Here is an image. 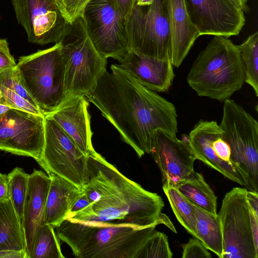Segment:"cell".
I'll return each instance as SVG.
<instances>
[{
  "mask_svg": "<svg viewBox=\"0 0 258 258\" xmlns=\"http://www.w3.org/2000/svg\"><path fill=\"white\" fill-rule=\"evenodd\" d=\"M93 91L85 97L117 130L122 140L139 158L149 154L153 133L160 130L176 137L177 114L175 106L148 89L121 68L113 64Z\"/></svg>",
  "mask_w": 258,
  "mask_h": 258,
  "instance_id": "1",
  "label": "cell"
},
{
  "mask_svg": "<svg viewBox=\"0 0 258 258\" xmlns=\"http://www.w3.org/2000/svg\"><path fill=\"white\" fill-rule=\"evenodd\" d=\"M83 190L91 204L67 219L139 228L169 224L170 220L161 213L164 204L160 196L125 177L95 150L87 156Z\"/></svg>",
  "mask_w": 258,
  "mask_h": 258,
  "instance_id": "2",
  "label": "cell"
},
{
  "mask_svg": "<svg viewBox=\"0 0 258 258\" xmlns=\"http://www.w3.org/2000/svg\"><path fill=\"white\" fill-rule=\"evenodd\" d=\"M157 225L139 228L66 219L55 228V233L77 258H138Z\"/></svg>",
  "mask_w": 258,
  "mask_h": 258,
  "instance_id": "3",
  "label": "cell"
},
{
  "mask_svg": "<svg viewBox=\"0 0 258 258\" xmlns=\"http://www.w3.org/2000/svg\"><path fill=\"white\" fill-rule=\"evenodd\" d=\"M243 64L237 45L228 38L214 36L192 63L186 80L200 97L223 102L245 83Z\"/></svg>",
  "mask_w": 258,
  "mask_h": 258,
  "instance_id": "4",
  "label": "cell"
},
{
  "mask_svg": "<svg viewBox=\"0 0 258 258\" xmlns=\"http://www.w3.org/2000/svg\"><path fill=\"white\" fill-rule=\"evenodd\" d=\"M16 69L21 83L44 116L55 111L68 97L59 42L20 57Z\"/></svg>",
  "mask_w": 258,
  "mask_h": 258,
  "instance_id": "5",
  "label": "cell"
},
{
  "mask_svg": "<svg viewBox=\"0 0 258 258\" xmlns=\"http://www.w3.org/2000/svg\"><path fill=\"white\" fill-rule=\"evenodd\" d=\"M58 42L64 61L66 95L86 96L106 70L107 58L94 46L82 16L69 24Z\"/></svg>",
  "mask_w": 258,
  "mask_h": 258,
  "instance_id": "6",
  "label": "cell"
},
{
  "mask_svg": "<svg viewBox=\"0 0 258 258\" xmlns=\"http://www.w3.org/2000/svg\"><path fill=\"white\" fill-rule=\"evenodd\" d=\"M220 127L231 150L230 159L248 190L257 192L258 123L234 100L224 101Z\"/></svg>",
  "mask_w": 258,
  "mask_h": 258,
  "instance_id": "7",
  "label": "cell"
},
{
  "mask_svg": "<svg viewBox=\"0 0 258 258\" xmlns=\"http://www.w3.org/2000/svg\"><path fill=\"white\" fill-rule=\"evenodd\" d=\"M126 27L131 51L150 59L171 60L169 22L165 0H153L147 6L136 4L126 18Z\"/></svg>",
  "mask_w": 258,
  "mask_h": 258,
  "instance_id": "8",
  "label": "cell"
},
{
  "mask_svg": "<svg viewBox=\"0 0 258 258\" xmlns=\"http://www.w3.org/2000/svg\"><path fill=\"white\" fill-rule=\"evenodd\" d=\"M82 17L94 46L104 57L120 62L130 52L126 18L116 0H91Z\"/></svg>",
  "mask_w": 258,
  "mask_h": 258,
  "instance_id": "9",
  "label": "cell"
},
{
  "mask_svg": "<svg viewBox=\"0 0 258 258\" xmlns=\"http://www.w3.org/2000/svg\"><path fill=\"white\" fill-rule=\"evenodd\" d=\"M38 164L83 189L86 181L87 156L49 115L44 118V145Z\"/></svg>",
  "mask_w": 258,
  "mask_h": 258,
  "instance_id": "10",
  "label": "cell"
},
{
  "mask_svg": "<svg viewBox=\"0 0 258 258\" xmlns=\"http://www.w3.org/2000/svg\"><path fill=\"white\" fill-rule=\"evenodd\" d=\"M247 189L236 187L226 194L218 214L223 237V258H257Z\"/></svg>",
  "mask_w": 258,
  "mask_h": 258,
  "instance_id": "11",
  "label": "cell"
},
{
  "mask_svg": "<svg viewBox=\"0 0 258 258\" xmlns=\"http://www.w3.org/2000/svg\"><path fill=\"white\" fill-rule=\"evenodd\" d=\"M44 115L11 108L0 115V150L30 157L38 163L44 145Z\"/></svg>",
  "mask_w": 258,
  "mask_h": 258,
  "instance_id": "12",
  "label": "cell"
},
{
  "mask_svg": "<svg viewBox=\"0 0 258 258\" xmlns=\"http://www.w3.org/2000/svg\"><path fill=\"white\" fill-rule=\"evenodd\" d=\"M12 4L29 42L40 45L57 43L69 24L55 0H12Z\"/></svg>",
  "mask_w": 258,
  "mask_h": 258,
  "instance_id": "13",
  "label": "cell"
},
{
  "mask_svg": "<svg viewBox=\"0 0 258 258\" xmlns=\"http://www.w3.org/2000/svg\"><path fill=\"white\" fill-rule=\"evenodd\" d=\"M188 143L198 160L230 180L243 185V179L232 162L230 147L217 121L200 119L188 135Z\"/></svg>",
  "mask_w": 258,
  "mask_h": 258,
  "instance_id": "14",
  "label": "cell"
},
{
  "mask_svg": "<svg viewBox=\"0 0 258 258\" xmlns=\"http://www.w3.org/2000/svg\"><path fill=\"white\" fill-rule=\"evenodd\" d=\"M191 22L199 36L211 35L229 38L242 29L244 12L229 0H184Z\"/></svg>",
  "mask_w": 258,
  "mask_h": 258,
  "instance_id": "15",
  "label": "cell"
},
{
  "mask_svg": "<svg viewBox=\"0 0 258 258\" xmlns=\"http://www.w3.org/2000/svg\"><path fill=\"white\" fill-rule=\"evenodd\" d=\"M149 154L157 164L163 185L175 186L193 171L197 156L188 141L179 140L160 130L151 138Z\"/></svg>",
  "mask_w": 258,
  "mask_h": 258,
  "instance_id": "16",
  "label": "cell"
},
{
  "mask_svg": "<svg viewBox=\"0 0 258 258\" xmlns=\"http://www.w3.org/2000/svg\"><path fill=\"white\" fill-rule=\"evenodd\" d=\"M89 101L84 96H69L53 112L48 114L88 156L95 151L92 146Z\"/></svg>",
  "mask_w": 258,
  "mask_h": 258,
  "instance_id": "17",
  "label": "cell"
},
{
  "mask_svg": "<svg viewBox=\"0 0 258 258\" xmlns=\"http://www.w3.org/2000/svg\"><path fill=\"white\" fill-rule=\"evenodd\" d=\"M50 183V177L41 170L34 169L29 175L22 225L28 258L36 232L43 225L44 211Z\"/></svg>",
  "mask_w": 258,
  "mask_h": 258,
  "instance_id": "18",
  "label": "cell"
},
{
  "mask_svg": "<svg viewBox=\"0 0 258 258\" xmlns=\"http://www.w3.org/2000/svg\"><path fill=\"white\" fill-rule=\"evenodd\" d=\"M119 66L149 90L164 92L171 86L175 77L170 59L157 60L130 52Z\"/></svg>",
  "mask_w": 258,
  "mask_h": 258,
  "instance_id": "19",
  "label": "cell"
},
{
  "mask_svg": "<svg viewBox=\"0 0 258 258\" xmlns=\"http://www.w3.org/2000/svg\"><path fill=\"white\" fill-rule=\"evenodd\" d=\"M165 1L169 22L171 60L173 67L178 68L200 36L190 20L184 1Z\"/></svg>",
  "mask_w": 258,
  "mask_h": 258,
  "instance_id": "20",
  "label": "cell"
},
{
  "mask_svg": "<svg viewBox=\"0 0 258 258\" xmlns=\"http://www.w3.org/2000/svg\"><path fill=\"white\" fill-rule=\"evenodd\" d=\"M48 175L50 183L44 211L43 225L55 228L66 219L83 189L55 174Z\"/></svg>",
  "mask_w": 258,
  "mask_h": 258,
  "instance_id": "21",
  "label": "cell"
},
{
  "mask_svg": "<svg viewBox=\"0 0 258 258\" xmlns=\"http://www.w3.org/2000/svg\"><path fill=\"white\" fill-rule=\"evenodd\" d=\"M0 92L11 108L43 115L21 83L16 68L0 72Z\"/></svg>",
  "mask_w": 258,
  "mask_h": 258,
  "instance_id": "22",
  "label": "cell"
},
{
  "mask_svg": "<svg viewBox=\"0 0 258 258\" xmlns=\"http://www.w3.org/2000/svg\"><path fill=\"white\" fill-rule=\"evenodd\" d=\"M8 250L26 251L22 226L10 200L0 203V252Z\"/></svg>",
  "mask_w": 258,
  "mask_h": 258,
  "instance_id": "23",
  "label": "cell"
},
{
  "mask_svg": "<svg viewBox=\"0 0 258 258\" xmlns=\"http://www.w3.org/2000/svg\"><path fill=\"white\" fill-rule=\"evenodd\" d=\"M174 187L195 205L211 214H217V197L201 174L194 171Z\"/></svg>",
  "mask_w": 258,
  "mask_h": 258,
  "instance_id": "24",
  "label": "cell"
},
{
  "mask_svg": "<svg viewBox=\"0 0 258 258\" xmlns=\"http://www.w3.org/2000/svg\"><path fill=\"white\" fill-rule=\"evenodd\" d=\"M197 219V232L201 241L208 249L223 258V237L218 215L211 214L193 204Z\"/></svg>",
  "mask_w": 258,
  "mask_h": 258,
  "instance_id": "25",
  "label": "cell"
},
{
  "mask_svg": "<svg viewBox=\"0 0 258 258\" xmlns=\"http://www.w3.org/2000/svg\"><path fill=\"white\" fill-rule=\"evenodd\" d=\"M163 189L179 222L194 237L200 240L193 203L173 186L163 185Z\"/></svg>",
  "mask_w": 258,
  "mask_h": 258,
  "instance_id": "26",
  "label": "cell"
},
{
  "mask_svg": "<svg viewBox=\"0 0 258 258\" xmlns=\"http://www.w3.org/2000/svg\"><path fill=\"white\" fill-rule=\"evenodd\" d=\"M54 228L43 225L34 236L29 258H64Z\"/></svg>",
  "mask_w": 258,
  "mask_h": 258,
  "instance_id": "27",
  "label": "cell"
},
{
  "mask_svg": "<svg viewBox=\"0 0 258 258\" xmlns=\"http://www.w3.org/2000/svg\"><path fill=\"white\" fill-rule=\"evenodd\" d=\"M243 64L245 83L250 85L258 96V32L249 35L240 45H237Z\"/></svg>",
  "mask_w": 258,
  "mask_h": 258,
  "instance_id": "28",
  "label": "cell"
},
{
  "mask_svg": "<svg viewBox=\"0 0 258 258\" xmlns=\"http://www.w3.org/2000/svg\"><path fill=\"white\" fill-rule=\"evenodd\" d=\"M29 175L20 167L14 168L7 175L9 200L22 226Z\"/></svg>",
  "mask_w": 258,
  "mask_h": 258,
  "instance_id": "29",
  "label": "cell"
},
{
  "mask_svg": "<svg viewBox=\"0 0 258 258\" xmlns=\"http://www.w3.org/2000/svg\"><path fill=\"white\" fill-rule=\"evenodd\" d=\"M168 237L162 232L155 231L148 239L138 258H171Z\"/></svg>",
  "mask_w": 258,
  "mask_h": 258,
  "instance_id": "30",
  "label": "cell"
},
{
  "mask_svg": "<svg viewBox=\"0 0 258 258\" xmlns=\"http://www.w3.org/2000/svg\"><path fill=\"white\" fill-rule=\"evenodd\" d=\"M91 0H55L66 21L71 24L82 16L85 8Z\"/></svg>",
  "mask_w": 258,
  "mask_h": 258,
  "instance_id": "31",
  "label": "cell"
},
{
  "mask_svg": "<svg viewBox=\"0 0 258 258\" xmlns=\"http://www.w3.org/2000/svg\"><path fill=\"white\" fill-rule=\"evenodd\" d=\"M182 258H211L212 255L204 244L196 238H190L182 244Z\"/></svg>",
  "mask_w": 258,
  "mask_h": 258,
  "instance_id": "32",
  "label": "cell"
},
{
  "mask_svg": "<svg viewBox=\"0 0 258 258\" xmlns=\"http://www.w3.org/2000/svg\"><path fill=\"white\" fill-rule=\"evenodd\" d=\"M16 66L14 58L10 53L8 41L2 39L0 41V72L14 69Z\"/></svg>",
  "mask_w": 258,
  "mask_h": 258,
  "instance_id": "33",
  "label": "cell"
},
{
  "mask_svg": "<svg viewBox=\"0 0 258 258\" xmlns=\"http://www.w3.org/2000/svg\"><path fill=\"white\" fill-rule=\"evenodd\" d=\"M91 204L87 196L83 190V192L75 202L70 209L68 215H70L76 213Z\"/></svg>",
  "mask_w": 258,
  "mask_h": 258,
  "instance_id": "34",
  "label": "cell"
},
{
  "mask_svg": "<svg viewBox=\"0 0 258 258\" xmlns=\"http://www.w3.org/2000/svg\"><path fill=\"white\" fill-rule=\"evenodd\" d=\"M137 0H116L118 7L124 16L126 18L131 14Z\"/></svg>",
  "mask_w": 258,
  "mask_h": 258,
  "instance_id": "35",
  "label": "cell"
},
{
  "mask_svg": "<svg viewBox=\"0 0 258 258\" xmlns=\"http://www.w3.org/2000/svg\"><path fill=\"white\" fill-rule=\"evenodd\" d=\"M9 200L8 175L0 173V203Z\"/></svg>",
  "mask_w": 258,
  "mask_h": 258,
  "instance_id": "36",
  "label": "cell"
},
{
  "mask_svg": "<svg viewBox=\"0 0 258 258\" xmlns=\"http://www.w3.org/2000/svg\"><path fill=\"white\" fill-rule=\"evenodd\" d=\"M246 196L249 207L255 212V214H258L257 192L247 190Z\"/></svg>",
  "mask_w": 258,
  "mask_h": 258,
  "instance_id": "37",
  "label": "cell"
},
{
  "mask_svg": "<svg viewBox=\"0 0 258 258\" xmlns=\"http://www.w3.org/2000/svg\"><path fill=\"white\" fill-rule=\"evenodd\" d=\"M0 258H28L25 250H8L0 252Z\"/></svg>",
  "mask_w": 258,
  "mask_h": 258,
  "instance_id": "38",
  "label": "cell"
},
{
  "mask_svg": "<svg viewBox=\"0 0 258 258\" xmlns=\"http://www.w3.org/2000/svg\"><path fill=\"white\" fill-rule=\"evenodd\" d=\"M236 7L240 8L244 13H249L250 8L247 4V0H229Z\"/></svg>",
  "mask_w": 258,
  "mask_h": 258,
  "instance_id": "39",
  "label": "cell"
},
{
  "mask_svg": "<svg viewBox=\"0 0 258 258\" xmlns=\"http://www.w3.org/2000/svg\"><path fill=\"white\" fill-rule=\"evenodd\" d=\"M10 108H11V107L6 105L5 103L2 95L0 92V115L6 112Z\"/></svg>",
  "mask_w": 258,
  "mask_h": 258,
  "instance_id": "40",
  "label": "cell"
},
{
  "mask_svg": "<svg viewBox=\"0 0 258 258\" xmlns=\"http://www.w3.org/2000/svg\"><path fill=\"white\" fill-rule=\"evenodd\" d=\"M153 0H137L136 4L140 6H149L152 3Z\"/></svg>",
  "mask_w": 258,
  "mask_h": 258,
  "instance_id": "41",
  "label": "cell"
},
{
  "mask_svg": "<svg viewBox=\"0 0 258 258\" xmlns=\"http://www.w3.org/2000/svg\"><path fill=\"white\" fill-rule=\"evenodd\" d=\"M1 39H0V41H1Z\"/></svg>",
  "mask_w": 258,
  "mask_h": 258,
  "instance_id": "42",
  "label": "cell"
}]
</instances>
